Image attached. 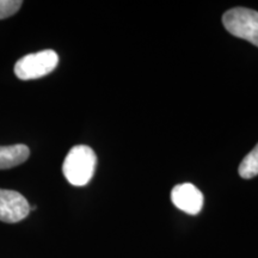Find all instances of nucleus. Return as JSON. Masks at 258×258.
<instances>
[{"instance_id":"5","label":"nucleus","mask_w":258,"mask_h":258,"mask_svg":"<svg viewBox=\"0 0 258 258\" xmlns=\"http://www.w3.org/2000/svg\"><path fill=\"white\" fill-rule=\"evenodd\" d=\"M171 201L177 208L190 215H196L202 211L203 194L190 183L176 185L171 191Z\"/></svg>"},{"instance_id":"6","label":"nucleus","mask_w":258,"mask_h":258,"mask_svg":"<svg viewBox=\"0 0 258 258\" xmlns=\"http://www.w3.org/2000/svg\"><path fill=\"white\" fill-rule=\"evenodd\" d=\"M30 156L29 147L25 145L0 146V170L11 169L28 160Z\"/></svg>"},{"instance_id":"1","label":"nucleus","mask_w":258,"mask_h":258,"mask_svg":"<svg viewBox=\"0 0 258 258\" xmlns=\"http://www.w3.org/2000/svg\"><path fill=\"white\" fill-rule=\"evenodd\" d=\"M97 157L91 147L74 146L64 158L62 172L74 186H84L91 180L96 170Z\"/></svg>"},{"instance_id":"8","label":"nucleus","mask_w":258,"mask_h":258,"mask_svg":"<svg viewBox=\"0 0 258 258\" xmlns=\"http://www.w3.org/2000/svg\"><path fill=\"white\" fill-rule=\"evenodd\" d=\"M23 3L21 0H0V19L14 16L21 9Z\"/></svg>"},{"instance_id":"3","label":"nucleus","mask_w":258,"mask_h":258,"mask_svg":"<svg viewBox=\"0 0 258 258\" xmlns=\"http://www.w3.org/2000/svg\"><path fill=\"white\" fill-rule=\"evenodd\" d=\"M59 56L54 50L46 49L28 54L15 64V74L21 80L38 79L56 69Z\"/></svg>"},{"instance_id":"7","label":"nucleus","mask_w":258,"mask_h":258,"mask_svg":"<svg viewBox=\"0 0 258 258\" xmlns=\"http://www.w3.org/2000/svg\"><path fill=\"white\" fill-rule=\"evenodd\" d=\"M238 172H239L241 178L245 179H251L258 175V144L241 160Z\"/></svg>"},{"instance_id":"2","label":"nucleus","mask_w":258,"mask_h":258,"mask_svg":"<svg viewBox=\"0 0 258 258\" xmlns=\"http://www.w3.org/2000/svg\"><path fill=\"white\" fill-rule=\"evenodd\" d=\"M226 30L235 37L249 41L258 47V12L251 9L234 8L222 16Z\"/></svg>"},{"instance_id":"4","label":"nucleus","mask_w":258,"mask_h":258,"mask_svg":"<svg viewBox=\"0 0 258 258\" xmlns=\"http://www.w3.org/2000/svg\"><path fill=\"white\" fill-rule=\"evenodd\" d=\"M30 213V206L22 194L15 190L0 189V221L16 224Z\"/></svg>"}]
</instances>
